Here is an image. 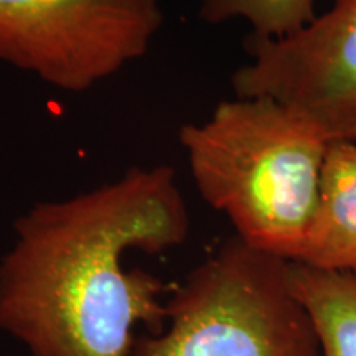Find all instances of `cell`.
Segmentation results:
<instances>
[{
    "label": "cell",
    "mask_w": 356,
    "mask_h": 356,
    "mask_svg": "<svg viewBox=\"0 0 356 356\" xmlns=\"http://www.w3.org/2000/svg\"><path fill=\"white\" fill-rule=\"evenodd\" d=\"M188 233L168 165L132 167L95 190L33 204L0 257V330L30 356H131L139 325L165 328L167 300L162 280L124 259L162 254Z\"/></svg>",
    "instance_id": "cell-1"
},
{
    "label": "cell",
    "mask_w": 356,
    "mask_h": 356,
    "mask_svg": "<svg viewBox=\"0 0 356 356\" xmlns=\"http://www.w3.org/2000/svg\"><path fill=\"white\" fill-rule=\"evenodd\" d=\"M202 198L248 246L297 262L317 210L328 140L270 97L221 101L178 132Z\"/></svg>",
    "instance_id": "cell-2"
},
{
    "label": "cell",
    "mask_w": 356,
    "mask_h": 356,
    "mask_svg": "<svg viewBox=\"0 0 356 356\" xmlns=\"http://www.w3.org/2000/svg\"><path fill=\"white\" fill-rule=\"evenodd\" d=\"M287 269L234 236L172 292L167 327L137 337L131 356H318Z\"/></svg>",
    "instance_id": "cell-3"
},
{
    "label": "cell",
    "mask_w": 356,
    "mask_h": 356,
    "mask_svg": "<svg viewBox=\"0 0 356 356\" xmlns=\"http://www.w3.org/2000/svg\"><path fill=\"white\" fill-rule=\"evenodd\" d=\"M162 0H0V61L81 92L149 51Z\"/></svg>",
    "instance_id": "cell-4"
},
{
    "label": "cell",
    "mask_w": 356,
    "mask_h": 356,
    "mask_svg": "<svg viewBox=\"0 0 356 356\" xmlns=\"http://www.w3.org/2000/svg\"><path fill=\"white\" fill-rule=\"evenodd\" d=\"M249 60L236 70L239 97H270L328 140L356 127V0H335L328 12L286 38L246 40Z\"/></svg>",
    "instance_id": "cell-5"
},
{
    "label": "cell",
    "mask_w": 356,
    "mask_h": 356,
    "mask_svg": "<svg viewBox=\"0 0 356 356\" xmlns=\"http://www.w3.org/2000/svg\"><path fill=\"white\" fill-rule=\"evenodd\" d=\"M300 264L356 275V142H328Z\"/></svg>",
    "instance_id": "cell-6"
},
{
    "label": "cell",
    "mask_w": 356,
    "mask_h": 356,
    "mask_svg": "<svg viewBox=\"0 0 356 356\" xmlns=\"http://www.w3.org/2000/svg\"><path fill=\"white\" fill-rule=\"evenodd\" d=\"M287 277L317 333L318 356H356V275L289 262Z\"/></svg>",
    "instance_id": "cell-7"
},
{
    "label": "cell",
    "mask_w": 356,
    "mask_h": 356,
    "mask_svg": "<svg viewBox=\"0 0 356 356\" xmlns=\"http://www.w3.org/2000/svg\"><path fill=\"white\" fill-rule=\"evenodd\" d=\"M200 19L207 24L243 19L251 24L256 37L286 38L317 15L315 0H202Z\"/></svg>",
    "instance_id": "cell-8"
},
{
    "label": "cell",
    "mask_w": 356,
    "mask_h": 356,
    "mask_svg": "<svg viewBox=\"0 0 356 356\" xmlns=\"http://www.w3.org/2000/svg\"><path fill=\"white\" fill-rule=\"evenodd\" d=\"M345 140H353V142H356V127L348 134V137H346Z\"/></svg>",
    "instance_id": "cell-9"
}]
</instances>
